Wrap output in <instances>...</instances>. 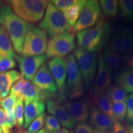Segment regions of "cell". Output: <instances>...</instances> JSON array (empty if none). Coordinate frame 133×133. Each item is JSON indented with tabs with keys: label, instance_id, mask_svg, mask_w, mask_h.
I'll use <instances>...</instances> for the list:
<instances>
[{
	"label": "cell",
	"instance_id": "52a82bcc",
	"mask_svg": "<svg viewBox=\"0 0 133 133\" xmlns=\"http://www.w3.org/2000/svg\"><path fill=\"white\" fill-rule=\"evenodd\" d=\"M66 66V96L70 99H78L82 96L83 83L74 54H70L65 59Z\"/></svg>",
	"mask_w": 133,
	"mask_h": 133
},
{
	"label": "cell",
	"instance_id": "5b68a950",
	"mask_svg": "<svg viewBox=\"0 0 133 133\" xmlns=\"http://www.w3.org/2000/svg\"><path fill=\"white\" fill-rule=\"evenodd\" d=\"M74 55L84 84L89 89L97 72V55L79 47L75 48Z\"/></svg>",
	"mask_w": 133,
	"mask_h": 133
},
{
	"label": "cell",
	"instance_id": "7a4b0ae2",
	"mask_svg": "<svg viewBox=\"0 0 133 133\" xmlns=\"http://www.w3.org/2000/svg\"><path fill=\"white\" fill-rule=\"evenodd\" d=\"M111 25L104 19H99L95 25L77 33L76 38L78 47L95 52L101 49L109 39Z\"/></svg>",
	"mask_w": 133,
	"mask_h": 133
},
{
	"label": "cell",
	"instance_id": "83f0119b",
	"mask_svg": "<svg viewBox=\"0 0 133 133\" xmlns=\"http://www.w3.org/2000/svg\"><path fill=\"white\" fill-rule=\"evenodd\" d=\"M101 9L107 16L115 17L118 10V1L116 0H102L99 3Z\"/></svg>",
	"mask_w": 133,
	"mask_h": 133
},
{
	"label": "cell",
	"instance_id": "9c48e42d",
	"mask_svg": "<svg viewBox=\"0 0 133 133\" xmlns=\"http://www.w3.org/2000/svg\"><path fill=\"white\" fill-rule=\"evenodd\" d=\"M101 14V9L99 1H87L73 29L74 33H79L95 25L99 21Z\"/></svg>",
	"mask_w": 133,
	"mask_h": 133
},
{
	"label": "cell",
	"instance_id": "836d02e7",
	"mask_svg": "<svg viewBox=\"0 0 133 133\" xmlns=\"http://www.w3.org/2000/svg\"><path fill=\"white\" fill-rule=\"evenodd\" d=\"M27 80H26L24 77H22L15 83L12 87L11 88V94H14L17 97V98H19L21 97L22 93L24 91L25 86L26 85V83Z\"/></svg>",
	"mask_w": 133,
	"mask_h": 133
},
{
	"label": "cell",
	"instance_id": "f546056e",
	"mask_svg": "<svg viewBox=\"0 0 133 133\" xmlns=\"http://www.w3.org/2000/svg\"><path fill=\"white\" fill-rule=\"evenodd\" d=\"M17 97L14 94H10L4 99L1 100L0 105L6 114L11 115L14 114L15 105L17 101Z\"/></svg>",
	"mask_w": 133,
	"mask_h": 133
},
{
	"label": "cell",
	"instance_id": "7c38bea8",
	"mask_svg": "<svg viewBox=\"0 0 133 133\" xmlns=\"http://www.w3.org/2000/svg\"><path fill=\"white\" fill-rule=\"evenodd\" d=\"M48 57L46 55L34 56H22L18 57L21 74L26 80L32 81L38 70L45 64Z\"/></svg>",
	"mask_w": 133,
	"mask_h": 133
},
{
	"label": "cell",
	"instance_id": "277c9868",
	"mask_svg": "<svg viewBox=\"0 0 133 133\" xmlns=\"http://www.w3.org/2000/svg\"><path fill=\"white\" fill-rule=\"evenodd\" d=\"M39 26L47 33L50 38L65 32L74 33L73 29L66 21L63 13L51 1L48 3L44 17Z\"/></svg>",
	"mask_w": 133,
	"mask_h": 133
},
{
	"label": "cell",
	"instance_id": "f907efd6",
	"mask_svg": "<svg viewBox=\"0 0 133 133\" xmlns=\"http://www.w3.org/2000/svg\"><path fill=\"white\" fill-rule=\"evenodd\" d=\"M71 133H75L74 131H71Z\"/></svg>",
	"mask_w": 133,
	"mask_h": 133
},
{
	"label": "cell",
	"instance_id": "d590c367",
	"mask_svg": "<svg viewBox=\"0 0 133 133\" xmlns=\"http://www.w3.org/2000/svg\"><path fill=\"white\" fill-rule=\"evenodd\" d=\"M126 118L128 124L133 123V93L128 97Z\"/></svg>",
	"mask_w": 133,
	"mask_h": 133
},
{
	"label": "cell",
	"instance_id": "c3c4849f",
	"mask_svg": "<svg viewBox=\"0 0 133 133\" xmlns=\"http://www.w3.org/2000/svg\"><path fill=\"white\" fill-rule=\"evenodd\" d=\"M0 133H3V130H2V129H1V128H0Z\"/></svg>",
	"mask_w": 133,
	"mask_h": 133
},
{
	"label": "cell",
	"instance_id": "ffe728a7",
	"mask_svg": "<svg viewBox=\"0 0 133 133\" xmlns=\"http://www.w3.org/2000/svg\"><path fill=\"white\" fill-rule=\"evenodd\" d=\"M114 81L126 93H133V69L121 68L114 75Z\"/></svg>",
	"mask_w": 133,
	"mask_h": 133
},
{
	"label": "cell",
	"instance_id": "60d3db41",
	"mask_svg": "<svg viewBox=\"0 0 133 133\" xmlns=\"http://www.w3.org/2000/svg\"><path fill=\"white\" fill-rule=\"evenodd\" d=\"M123 61L133 69V49L123 54Z\"/></svg>",
	"mask_w": 133,
	"mask_h": 133
},
{
	"label": "cell",
	"instance_id": "7dc6e473",
	"mask_svg": "<svg viewBox=\"0 0 133 133\" xmlns=\"http://www.w3.org/2000/svg\"><path fill=\"white\" fill-rule=\"evenodd\" d=\"M3 1H0V8H1V6H3Z\"/></svg>",
	"mask_w": 133,
	"mask_h": 133
},
{
	"label": "cell",
	"instance_id": "f6af8a7d",
	"mask_svg": "<svg viewBox=\"0 0 133 133\" xmlns=\"http://www.w3.org/2000/svg\"><path fill=\"white\" fill-rule=\"evenodd\" d=\"M94 133H111V131H109V132H105V131H101L96 130V129H94Z\"/></svg>",
	"mask_w": 133,
	"mask_h": 133
},
{
	"label": "cell",
	"instance_id": "bcb514c9",
	"mask_svg": "<svg viewBox=\"0 0 133 133\" xmlns=\"http://www.w3.org/2000/svg\"><path fill=\"white\" fill-rule=\"evenodd\" d=\"M16 133H26V131H24L23 129H17Z\"/></svg>",
	"mask_w": 133,
	"mask_h": 133
},
{
	"label": "cell",
	"instance_id": "2e32d148",
	"mask_svg": "<svg viewBox=\"0 0 133 133\" xmlns=\"http://www.w3.org/2000/svg\"><path fill=\"white\" fill-rule=\"evenodd\" d=\"M46 107L48 113L56 118L64 128L69 129L74 127L75 122L61 102L53 99H49L46 101Z\"/></svg>",
	"mask_w": 133,
	"mask_h": 133
},
{
	"label": "cell",
	"instance_id": "44dd1931",
	"mask_svg": "<svg viewBox=\"0 0 133 133\" xmlns=\"http://www.w3.org/2000/svg\"><path fill=\"white\" fill-rule=\"evenodd\" d=\"M0 57L14 59L18 58L8 33L1 26H0Z\"/></svg>",
	"mask_w": 133,
	"mask_h": 133
},
{
	"label": "cell",
	"instance_id": "603a6c76",
	"mask_svg": "<svg viewBox=\"0 0 133 133\" xmlns=\"http://www.w3.org/2000/svg\"><path fill=\"white\" fill-rule=\"evenodd\" d=\"M92 102L95 104L99 110H101L104 114L109 116L115 123L114 115H113L112 104V102L105 94H102L99 96H94L92 98Z\"/></svg>",
	"mask_w": 133,
	"mask_h": 133
},
{
	"label": "cell",
	"instance_id": "b9f144b4",
	"mask_svg": "<svg viewBox=\"0 0 133 133\" xmlns=\"http://www.w3.org/2000/svg\"><path fill=\"white\" fill-rule=\"evenodd\" d=\"M55 133H70V131L67 128H63L61 129H60L59 131H57Z\"/></svg>",
	"mask_w": 133,
	"mask_h": 133
},
{
	"label": "cell",
	"instance_id": "e0dca14e",
	"mask_svg": "<svg viewBox=\"0 0 133 133\" xmlns=\"http://www.w3.org/2000/svg\"><path fill=\"white\" fill-rule=\"evenodd\" d=\"M90 123L95 128V129L105 132L111 131L114 122L112 119L104 114L97 107H92L90 111Z\"/></svg>",
	"mask_w": 133,
	"mask_h": 133
},
{
	"label": "cell",
	"instance_id": "ee69618b",
	"mask_svg": "<svg viewBox=\"0 0 133 133\" xmlns=\"http://www.w3.org/2000/svg\"><path fill=\"white\" fill-rule=\"evenodd\" d=\"M36 133H49V132H48V131H46L45 129L43 128V129H41V130H39V131H38V132H36Z\"/></svg>",
	"mask_w": 133,
	"mask_h": 133
},
{
	"label": "cell",
	"instance_id": "7402d4cb",
	"mask_svg": "<svg viewBox=\"0 0 133 133\" xmlns=\"http://www.w3.org/2000/svg\"><path fill=\"white\" fill-rule=\"evenodd\" d=\"M86 2V0H78L76 4L67 8L62 12L66 21L72 29H74Z\"/></svg>",
	"mask_w": 133,
	"mask_h": 133
},
{
	"label": "cell",
	"instance_id": "d4e9b609",
	"mask_svg": "<svg viewBox=\"0 0 133 133\" xmlns=\"http://www.w3.org/2000/svg\"><path fill=\"white\" fill-rule=\"evenodd\" d=\"M105 95L112 103L120 102L127 101L128 94L122 88L118 86H110L106 89Z\"/></svg>",
	"mask_w": 133,
	"mask_h": 133
},
{
	"label": "cell",
	"instance_id": "3957f363",
	"mask_svg": "<svg viewBox=\"0 0 133 133\" xmlns=\"http://www.w3.org/2000/svg\"><path fill=\"white\" fill-rule=\"evenodd\" d=\"M7 3L15 14L26 22L35 23L43 17L49 1L46 0H11Z\"/></svg>",
	"mask_w": 133,
	"mask_h": 133
},
{
	"label": "cell",
	"instance_id": "cb8c5ba5",
	"mask_svg": "<svg viewBox=\"0 0 133 133\" xmlns=\"http://www.w3.org/2000/svg\"><path fill=\"white\" fill-rule=\"evenodd\" d=\"M105 62L112 70L117 69L121 64V59L118 53L115 52L110 46H107L104 51Z\"/></svg>",
	"mask_w": 133,
	"mask_h": 133
},
{
	"label": "cell",
	"instance_id": "8d00e7d4",
	"mask_svg": "<svg viewBox=\"0 0 133 133\" xmlns=\"http://www.w3.org/2000/svg\"><path fill=\"white\" fill-rule=\"evenodd\" d=\"M75 133H94V129L86 123H79L75 126Z\"/></svg>",
	"mask_w": 133,
	"mask_h": 133
},
{
	"label": "cell",
	"instance_id": "74e56055",
	"mask_svg": "<svg viewBox=\"0 0 133 133\" xmlns=\"http://www.w3.org/2000/svg\"><path fill=\"white\" fill-rule=\"evenodd\" d=\"M111 133H129L128 128L121 123L116 122L112 126Z\"/></svg>",
	"mask_w": 133,
	"mask_h": 133
},
{
	"label": "cell",
	"instance_id": "ba28073f",
	"mask_svg": "<svg viewBox=\"0 0 133 133\" xmlns=\"http://www.w3.org/2000/svg\"><path fill=\"white\" fill-rule=\"evenodd\" d=\"M75 48L74 33L65 32L51 37L48 41L46 56L48 58H62Z\"/></svg>",
	"mask_w": 133,
	"mask_h": 133
},
{
	"label": "cell",
	"instance_id": "4316f807",
	"mask_svg": "<svg viewBox=\"0 0 133 133\" xmlns=\"http://www.w3.org/2000/svg\"><path fill=\"white\" fill-rule=\"evenodd\" d=\"M126 108H127V101L112 103V109L115 123H121L126 118Z\"/></svg>",
	"mask_w": 133,
	"mask_h": 133
},
{
	"label": "cell",
	"instance_id": "ab89813d",
	"mask_svg": "<svg viewBox=\"0 0 133 133\" xmlns=\"http://www.w3.org/2000/svg\"><path fill=\"white\" fill-rule=\"evenodd\" d=\"M5 116H6V126L9 130L12 129L14 126H17V121L14 114L11 115L5 114Z\"/></svg>",
	"mask_w": 133,
	"mask_h": 133
},
{
	"label": "cell",
	"instance_id": "d6a6232c",
	"mask_svg": "<svg viewBox=\"0 0 133 133\" xmlns=\"http://www.w3.org/2000/svg\"><path fill=\"white\" fill-rule=\"evenodd\" d=\"M17 65L14 59L10 57H0V73L11 70Z\"/></svg>",
	"mask_w": 133,
	"mask_h": 133
},
{
	"label": "cell",
	"instance_id": "4dcf8cb0",
	"mask_svg": "<svg viewBox=\"0 0 133 133\" xmlns=\"http://www.w3.org/2000/svg\"><path fill=\"white\" fill-rule=\"evenodd\" d=\"M46 114L43 113L39 116H38L35 119H34L31 123L29 127L28 130L26 131V133H36L38 131L41 130L44 126L45 123Z\"/></svg>",
	"mask_w": 133,
	"mask_h": 133
},
{
	"label": "cell",
	"instance_id": "f35d334b",
	"mask_svg": "<svg viewBox=\"0 0 133 133\" xmlns=\"http://www.w3.org/2000/svg\"><path fill=\"white\" fill-rule=\"evenodd\" d=\"M0 128L2 129L3 133H12L6 126L5 113L1 107H0Z\"/></svg>",
	"mask_w": 133,
	"mask_h": 133
},
{
	"label": "cell",
	"instance_id": "d6986e66",
	"mask_svg": "<svg viewBox=\"0 0 133 133\" xmlns=\"http://www.w3.org/2000/svg\"><path fill=\"white\" fill-rule=\"evenodd\" d=\"M21 77V74L15 70L0 73V96L1 99L9 95L11 88Z\"/></svg>",
	"mask_w": 133,
	"mask_h": 133
},
{
	"label": "cell",
	"instance_id": "f1b7e54d",
	"mask_svg": "<svg viewBox=\"0 0 133 133\" xmlns=\"http://www.w3.org/2000/svg\"><path fill=\"white\" fill-rule=\"evenodd\" d=\"M14 114L17 121V129H21L24 124V99L22 97L17 99L14 108Z\"/></svg>",
	"mask_w": 133,
	"mask_h": 133
},
{
	"label": "cell",
	"instance_id": "7bdbcfd3",
	"mask_svg": "<svg viewBox=\"0 0 133 133\" xmlns=\"http://www.w3.org/2000/svg\"><path fill=\"white\" fill-rule=\"evenodd\" d=\"M127 127L128 128L129 133H133V124H129Z\"/></svg>",
	"mask_w": 133,
	"mask_h": 133
},
{
	"label": "cell",
	"instance_id": "1f68e13d",
	"mask_svg": "<svg viewBox=\"0 0 133 133\" xmlns=\"http://www.w3.org/2000/svg\"><path fill=\"white\" fill-rule=\"evenodd\" d=\"M45 129L49 133H55L61 129L59 121L52 115H48L45 119Z\"/></svg>",
	"mask_w": 133,
	"mask_h": 133
},
{
	"label": "cell",
	"instance_id": "e575fe53",
	"mask_svg": "<svg viewBox=\"0 0 133 133\" xmlns=\"http://www.w3.org/2000/svg\"><path fill=\"white\" fill-rule=\"evenodd\" d=\"M78 1V0H54V1H51V3L59 11L64 12L67 8L76 4Z\"/></svg>",
	"mask_w": 133,
	"mask_h": 133
},
{
	"label": "cell",
	"instance_id": "4fadbf2b",
	"mask_svg": "<svg viewBox=\"0 0 133 133\" xmlns=\"http://www.w3.org/2000/svg\"><path fill=\"white\" fill-rule=\"evenodd\" d=\"M112 70L105 62L102 54H100L98 59V66L95 81L94 83V96L104 94L109 87L112 81Z\"/></svg>",
	"mask_w": 133,
	"mask_h": 133
},
{
	"label": "cell",
	"instance_id": "681fc988",
	"mask_svg": "<svg viewBox=\"0 0 133 133\" xmlns=\"http://www.w3.org/2000/svg\"><path fill=\"white\" fill-rule=\"evenodd\" d=\"M1 100H2V99H1V96H0V102H1Z\"/></svg>",
	"mask_w": 133,
	"mask_h": 133
},
{
	"label": "cell",
	"instance_id": "484cf974",
	"mask_svg": "<svg viewBox=\"0 0 133 133\" xmlns=\"http://www.w3.org/2000/svg\"><path fill=\"white\" fill-rule=\"evenodd\" d=\"M118 6L121 17L126 21L133 22V0H121Z\"/></svg>",
	"mask_w": 133,
	"mask_h": 133
},
{
	"label": "cell",
	"instance_id": "6da1fadb",
	"mask_svg": "<svg viewBox=\"0 0 133 133\" xmlns=\"http://www.w3.org/2000/svg\"><path fill=\"white\" fill-rule=\"evenodd\" d=\"M30 24L18 17L8 3L0 8V26L8 33L16 52L21 54L25 36Z\"/></svg>",
	"mask_w": 133,
	"mask_h": 133
},
{
	"label": "cell",
	"instance_id": "ac0fdd59",
	"mask_svg": "<svg viewBox=\"0 0 133 133\" xmlns=\"http://www.w3.org/2000/svg\"><path fill=\"white\" fill-rule=\"evenodd\" d=\"M45 109V104L42 101L25 102L24 128H27L33 119L44 113Z\"/></svg>",
	"mask_w": 133,
	"mask_h": 133
},
{
	"label": "cell",
	"instance_id": "8fae6325",
	"mask_svg": "<svg viewBox=\"0 0 133 133\" xmlns=\"http://www.w3.org/2000/svg\"><path fill=\"white\" fill-rule=\"evenodd\" d=\"M116 53L124 54L133 49V31L129 28L119 27L113 33L110 46Z\"/></svg>",
	"mask_w": 133,
	"mask_h": 133
},
{
	"label": "cell",
	"instance_id": "30bf717a",
	"mask_svg": "<svg viewBox=\"0 0 133 133\" xmlns=\"http://www.w3.org/2000/svg\"><path fill=\"white\" fill-rule=\"evenodd\" d=\"M48 68L52 75L59 91V102L65 99L66 66L64 59L59 57L52 58L48 63Z\"/></svg>",
	"mask_w": 133,
	"mask_h": 133
},
{
	"label": "cell",
	"instance_id": "8992f818",
	"mask_svg": "<svg viewBox=\"0 0 133 133\" xmlns=\"http://www.w3.org/2000/svg\"><path fill=\"white\" fill-rule=\"evenodd\" d=\"M48 45V34L39 27L30 25L25 38L23 46V56L43 55Z\"/></svg>",
	"mask_w": 133,
	"mask_h": 133
},
{
	"label": "cell",
	"instance_id": "5bb4252c",
	"mask_svg": "<svg viewBox=\"0 0 133 133\" xmlns=\"http://www.w3.org/2000/svg\"><path fill=\"white\" fill-rule=\"evenodd\" d=\"M32 83L42 92L51 95H56L57 92V86L46 64L41 66L38 70L32 79Z\"/></svg>",
	"mask_w": 133,
	"mask_h": 133
},
{
	"label": "cell",
	"instance_id": "9a60e30c",
	"mask_svg": "<svg viewBox=\"0 0 133 133\" xmlns=\"http://www.w3.org/2000/svg\"><path fill=\"white\" fill-rule=\"evenodd\" d=\"M63 105L75 122L85 123L89 119L90 106L87 100H65Z\"/></svg>",
	"mask_w": 133,
	"mask_h": 133
}]
</instances>
